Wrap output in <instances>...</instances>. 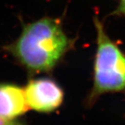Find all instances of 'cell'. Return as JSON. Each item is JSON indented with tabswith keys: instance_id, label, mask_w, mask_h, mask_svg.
Returning a JSON list of instances; mask_svg holds the SVG:
<instances>
[{
	"instance_id": "obj_1",
	"label": "cell",
	"mask_w": 125,
	"mask_h": 125,
	"mask_svg": "<svg viewBox=\"0 0 125 125\" xmlns=\"http://www.w3.org/2000/svg\"><path fill=\"white\" fill-rule=\"evenodd\" d=\"M71 45L61 24L50 18L26 24L18 38L6 48L21 65L31 72L52 70Z\"/></svg>"
},
{
	"instance_id": "obj_2",
	"label": "cell",
	"mask_w": 125,
	"mask_h": 125,
	"mask_svg": "<svg viewBox=\"0 0 125 125\" xmlns=\"http://www.w3.org/2000/svg\"><path fill=\"white\" fill-rule=\"evenodd\" d=\"M97 51L94 62L93 85L88 104H93L102 94L125 93V54L108 36L102 22L94 20Z\"/></svg>"
},
{
	"instance_id": "obj_3",
	"label": "cell",
	"mask_w": 125,
	"mask_h": 125,
	"mask_svg": "<svg viewBox=\"0 0 125 125\" xmlns=\"http://www.w3.org/2000/svg\"><path fill=\"white\" fill-rule=\"evenodd\" d=\"M29 107L39 112L54 111L63 102L61 87L52 79L39 78L29 81L24 89Z\"/></svg>"
},
{
	"instance_id": "obj_4",
	"label": "cell",
	"mask_w": 125,
	"mask_h": 125,
	"mask_svg": "<svg viewBox=\"0 0 125 125\" xmlns=\"http://www.w3.org/2000/svg\"><path fill=\"white\" fill-rule=\"evenodd\" d=\"M29 109L24 90L13 84H0V117L13 120Z\"/></svg>"
},
{
	"instance_id": "obj_5",
	"label": "cell",
	"mask_w": 125,
	"mask_h": 125,
	"mask_svg": "<svg viewBox=\"0 0 125 125\" xmlns=\"http://www.w3.org/2000/svg\"><path fill=\"white\" fill-rule=\"evenodd\" d=\"M114 13L125 17V0H119L118 6Z\"/></svg>"
},
{
	"instance_id": "obj_6",
	"label": "cell",
	"mask_w": 125,
	"mask_h": 125,
	"mask_svg": "<svg viewBox=\"0 0 125 125\" xmlns=\"http://www.w3.org/2000/svg\"><path fill=\"white\" fill-rule=\"evenodd\" d=\"M0 125H23L22 124L13 121L12 120H6L0 117Z\"/></svg>"
}]
</instances>
